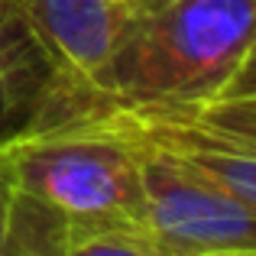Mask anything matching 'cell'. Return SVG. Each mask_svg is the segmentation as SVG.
Returning a JSON list of instances; mask_svg holds the SVG:
<instances>
[{"instance_id": "cell-6", "label": "cell", "mask_w": 256, "mask_h": 256, "mask_svg": "<svg viewBox=\"0 0 256 256\" xmlns=\"http://www.w3.org/2000/svg\"><path fill=\"white\" fill-rule=\"evenodd\" d=\"M58 91V72L39 46L20 0H0V140L36 124Z\"/></svg>"}, {"instance_id": "cell-9", "label": "cell", "mask_w": 256, "mask_h": 256, "mask_svg": "<svg viewBox=\"0 0 256 256\" xmlns=\"http://www.w3.org/2000/svg\"><path fill=\"white\" fill-rule=\"evenodd\" d=\"M13 204H16V182H13V162L6 136L0 140V256L6 253V237H10Z\"/></svg>"}, {"instance_id": "cell-8", "label": "cell", "mask_w": 256, "mask_h": 256, "mask_svg": "<svg viewBox=\"0 0 256 256\" xmlns=\"http://www.w3.org/2000/svg\"><path fill=\"white\" fill-rule=\"evenodd\" d=\"M178 114H188V117L201 120L204 126H211V130H218V133L256 143V98L214 100V104L192 107V110H178Z\"/></svg>"}, {"instance_id": "cell-5", "label": "cell", "mask_w": 256, "mask_h": 256, "mask_svg": "<svg viewBox=\"0 0 256 256\" xmlns=\"http://www.w3.org/2000/svg\"><path fill=\"white\" fill-rule=\"evenodd\" d=\"M20 6L58 72L52 100L84 88L114 46L120 0H20Z\"/></svg>"}, {"instance_id": "cell-4", "label": "cell", "mask_w": 256, "mask_h": 256, "mask_svg": "<svg viewBox=\"0 0 256 256\" xmlns=\"http://www.w3.org/2000/svg\"><path fill=\"white\" fill-rule=\"evenodd\" d=\"M82 117V114H78ZM91 117L185 159L256 211V146L218 133L178 110H98Z\"/></svg>"}, {"instance_id": "cell-2", "label": "cell", "mask_w": 256, "mask_h": 256, "mask_svg": "<svg viewBox=\"0 0 256 256\" xmlns=\"http://www.w3.org/2000/svg\"><path fill=\"white\" fill-rule=\"evenodd\" d=\"M13 182L26 201L68 227L146 220L143 150L130 133L82 114L6 136Z\"/></svg>"}, {"instance_id": "cell-1", "label": "cell", "mask_w": 256, "mask_h": 256, "mask_svg": "<svg viewBox=\"0 0 256 256\" xmlns=\"http://www.w3.org/2000/svg\"><path fill=\"white\" fill-rule=\"evenodd\" d=\"M256 36V0H120L104 65L36 120L98 110H192L224 94Z\"/></svg>"}, {"instance_id": "cell-12", "label": "cell", "mask_w": 256, "mask_h": 256, "mask_svg": "<svg viewBox=\"0 0 256 256\" xmlns=\"http://www.w3.org/2000/svg\"><path fill=\"white\" fill-rule=\"evenodd\" d=\"M244 143H250V140H244ZM253 146H256V143H253Z\"/></svg>"}, {"instance_id": "cell-7", "label": "cell", "mask_w": 256, "mask_h": 256, "mask_svg": "<svg viewBox=\"0 0 256 256\" xmlns=\"http://www.w3.org/2000/svg\"><path fill=\"white\" fill-rule=\"evenodd\" d=\"M62 256H172L146 220H104L65 230Z\"/></svg>"}, {"instance_id": "cell-11", "label": "cell", "mask_w": 256, "mask_h": 256, "mask_svg": "<svg viewBox=\"0 0 256 256\" xmlns=\"http://www.w3.org/2000/svg\"><path fill=\"white\" fill-rule=\"evenodd\" d=\"M211 256H256V250H234V253H211Z\"/></svg>"}, {"instance_id": "cell-10", "label": "cell", "mask_w": 256, "mask_h": 256, "mask_svg": "<svg viewBox=\"0 0 256 256\" xmlns=\"http://www.w3.org/2000/svg\"><path fill=\"white\" fill-rule=\"evenodd\" d=\"M244 98H256V36H253V42L246 46L237 72H234V78L227 82L224 94H220L218 100H244Z\"/></svg>"}, {"instance_id": "cell-3", "label": "cell", "mask_w": 256, "mask_h": 256, "mask_svg": "<svg viewBox=\"0 0 256 256\" xmlns=\"http://www.w3.org/2000/svg\"><path fill=\"white\" fill-rule=\"evenodd\" d=\"M136 143L143 150L146 224L172 256L256 250L253 208L185 159L143 140Z\"/></svg>"}]
</instances>
